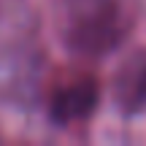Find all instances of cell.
Listing matches in <instances>:
<instances>
[{
    "label": "cell",
    "instance_id": "6da1fadb",
    "mask_svg": "<svg viewBox=\"0 0 146 146\" xmlns=\"http://www.w3.org/2000/svg\"><path fill=\"white\" fill-rule=\"evenodd\" d=\"M54 27L73 57L103 60L130 38L135 11L130 0H57Z\"/></svg>",
    "mask_w": 146,
    "mask_h": 146
},
{
    "label": "cell",
    "instance_id": "7a4b0ae2",
    "mask_svg": "<svg viewBox=\"0 0 146 146\" xmlns=\"http://www.w3.org/2000/svg\"><path fill=\"white\" fill-rule=\"evenodd\" d=\"M100 106V84L92 73H70L52 87L46 100V114L54 125L73 127L92 119Z\"/></svg>",
    "mask_w": 146,
    "mask_h": 146
},
{
    "label": "cell",
    "instance_id": "3957f363",
    "mask_svg": "<svg viewBox=\"0 0 146 146\" xmlns=\"http://www.w3.org/2000/svg\"><path fill=\"white\" fill-rule=\"evenodd\" d=\"M111 100L125 116L146 114V46L122 57L111 78Z\"/></svg>",
    "mask_w": 146,
    "mask_h": 146
},
{
    "label": "cell",
    "instance_id": "277c9868",
    "mask_svg": "<svg viewBox=\"0 0 146 146\" xmlns=\"http://www.w3.org/2000/svg\"><path fill=\"white\" fill-rule=\"evenodd\" d=\"M11 16H16V3H3V0H0V30H3L5 25H11V22H16V19H11Z\"/></svg>",
    "mask_w": 146,
    "mask_h": 146
}]
</instances>
